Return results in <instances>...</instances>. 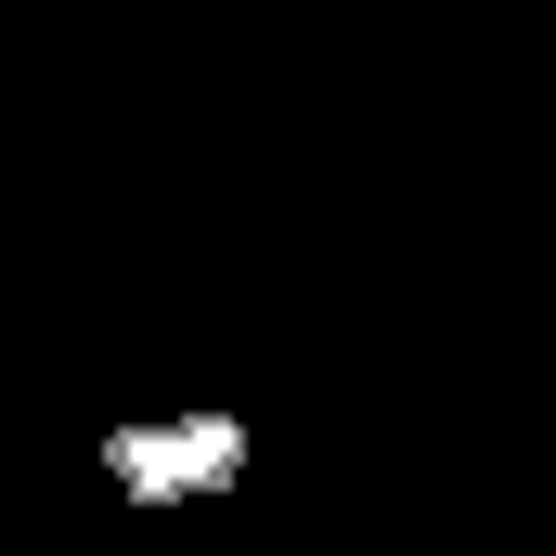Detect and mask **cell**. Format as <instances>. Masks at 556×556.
Listing matches in <instances>:
<instances>
[{"instance_id": "cell-1", "label": "cell", "mask_w": 556, "mask_h": 556, "mask_svg": "<svg viewBox=\"0 0 556 556\" xmlns=\"http://www.w3.org/2000/svg\"><path fill=\"white\" fill-rule=\"evenodd\" d=\"M104 466H117V492H142V505H181V492H220V479H247V427H233V415L117 427V440H104Z\"/></svg>"}]
</instances>
